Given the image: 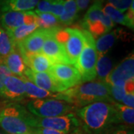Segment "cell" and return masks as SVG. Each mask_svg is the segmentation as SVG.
Masks as SVG:
<instances>
[{"mask_svg":"<svg viewBox=\"0 0 134 134\" xmlns=\"http://www.w3.org/2000/svg\"><path fill=\"white\" fill-rule=\"evenodd\" d=\"M31 125L34 128H49L67 133H76L81 125L79 119L73 113L51 118H38L34 115Z\"/></svg>","mask_w":134,"mask_h":134,"instance_id":"obj_8","label":"cell"},{"mask_svg":"<svg viewBox=\"0 0 134 134\" xmlns=\"http://www.w3.org/2000/svg\"><path fill=\"white\" fill-rule=\"evenodd\" d=\"M78 10L75 0H66L64 2L63 12L59 17V23L63 25H71L76 19Z\"/></svg>","mask_w":134,"mask_h":134,"instance_id":"obj_25","label":"cell"},{"mask_svg":"<svg viewBox=\"0 0 134 134\" xmlns=\"http://www.w3.org/2000/svg\"><path fill=\"white\" fill-rule=\"evenodd\" d=\"M102 10L104 14L107 15L114 23L123 25L130 29H134V24L130 22L126 14L115 8L113 5L108 3L104 7V8H102Z\"/></svg>","mask_w":134,"mask_h":134,"instance_id":"obj_24","label":"cell"},{"mask_svg":"<svg viewBox=\"0 0 134 134\" xmlns=\"http://www.w3.org/2000/svg\"><path fill=\"white\" fill-rule=\"evenodd\" d=\"M104 0H94V2H100V3H103V2H104Z\"/></svg>","mask_w":134,"mask_h":134,"instance_id":"obj_36","label":"cell"},{"mask_svg":"<svg viewBox=\"0 0 134 134\" xmlns=\"http://www.w3.org/2000/svg\"><path fill=\"white\" fill-rule=\"evenodd\" d=\"M25 85V97L29 98L33 100L37 99H44L47 98H55L57 93H52L50 92L46 91L40 88L35 84H34L32 82L28 80L25 77L21 76Z\"/></svg>","mask_w":134,"mask_h":134,"instance_id":"obj_20","label":"cell"},{"mask_svg":"<svg viewBox=\"0 0 134 134\" xmlns=\"http://www.w3.org/2000/svg\"><path fill=\"white\" fill-rule=\"evenodd\" d=\"M83 130L89 134H104L118 125L113 103L96 102L77 110Z\"/></svg>","mask_w":134,"mask_h":134,"instance_id":"obj_1","label":"cell"},{"mask_svg":"<svg viewBox=\"0 0 134 134\" xmlns=\"http://www.w3.org/2000/svg\"><path fill=\"white\" fill-rule=\"evenodd\" d=\"M121 29H115L99 37L96 41V48L98 54H107L113 46L121 34Z\"/></svg>","mask_w":134,"mask_h":134,"instance_id":"obj_19","label":"cell"},{"mask_svg":"<svg viewBox=\"0 0 134 134\" xmlns=\"http://www.w3.org/2000/svg\"><path fill=\"white\" fill-rule=\"evenodd\" d=\"M40 0H0V10L29 11L34 9Z\"/></svg>","mask_w":134,"mask_h":134,"instance_id":"obj_18","label":"cell"},{"mask_svg":"<svg viewBox=\"0 0 134 134\" xmlns=\"http://www.w3.org/2000/svg\"><path fill=\"white\" fill-rule=\"evenodd\" d=\"M37 15V24L40 29H50L56 27L59 23V19L55 16L50 13H38L35 12Z\"/></svg>","mask_w":134,"mask_h":134,"instance_id":"obj_28","label":"cell"},{"mask_svg":"<svg viewBox=\"0 0 134 134\" xmlns=\"http://www.w3.org/2000/svg\"><path fill=\"white\" fill-rule=\"evenodd\" d=\"M76 134H89V133H87L86 132H85L84 130H78L77 132L76 133Z\"/></svg>","mask_w":134,"mask_h":134,"instance_id":"obj_35","label":"cell"},{"mask_svg":"<svg viewBox=\"0 0 134 134\" xmlns=\"http://www.w3.org/2000/svg\"><path fill=\"white\" fill-rule=\"evenodd\" d=\"M111 134H133V132L128 127H119L115 130Z\"/></svg>","mask_w":134,"mask_h":134,"instance_id":"obj_34","label":"cell"},{"mask_svg":"<svg viewBox=\"0 0 134 134\" xmlns=\"http://www.w3.org/2000/svg\"><path fill=\"white\" fill-rule=\"evenodd\" d=\"M76 107L66 101L55 98H44L30 101L27 110L38 118H51L66 115Z\"/></svg>","mask_w":134,"mask_h":134,"instance_id":"obj_6","label":"cell"},{"mask_svg":"<svg viewBox=\"0 0 134 134\" xmlns=\"http://www.w3.org/2000/svg\"><path fill=\"white\" fill-rule=\"evenodd\" d=\"M121 104L123 105L132 107L133 108L134 107V92H128L125 96L123 99L121 101Z\"/></svg>","mask_w":134,"mask_h":134,"instance_id":"obj_31","label":"cell"},{"mask_svg":"<svg viewBox=\"0 0 134 134\" xmlns=\"http://www.w3.org/2000/svg\"><path fill=\"white\" fill-rule=\"evenodd\" d=\"M116 111L118 124H123L128 127H133L134 124V109L120 103H113Z\"/></svg>","mask_w":134,"mask_h":134,"instance_id":"obj_23","label":"cell"},{"mask_svg":"<svg viewBox=\"0 0 134 134\" xmlns=\"http://www.w3.org/2000/svg\"><path fill=\"white\" fill-rule=\"evenodd\" d=\"M130 80H134V55L133 53L112 69L104 82L109 86H123Z\"/></svg>","mask_w":134,"mask_h":134,"instance_id":"obj_11","label":"cell"},{"mask_svg":"<svg viewBox=\"0 0 134 134\" xmlns=\"http://www.w3.org/2000/svg\"><path fill=\"white\" fill-rule=\"evenodd\" d=\"M0 21L5 31L14 29L23 25L37 23V15L34 11H4L1 12Z\"/></svg>","mask_w":134,"mask_h":134,"instance_id":"obj_12","label":"cell"},{"mask_svg":"<svg viewBox=\"0 0 134 134\" xmlns=\"http://www.w3.org/2000/svg\"><path fill=\"white\" fill-rule=\"evenodd\" d=\"M3 61L12 75L19 77L24 75V72L27 66H25L23 58L16 46L14 50L9 55H8Z\"/></svg>","mask_w":134,"mask_h":134,"instance_id":"obj_17","label":"cell"},{"mask_svg":"<svg viewBox=\"0 0 134 134\" xmlns=\"http://www.w3.org/2000/svg\"><path fill=\"white\" fill-rule=\"evenodd\" d=\"M54 98L66 101L76 108L100 101L115 103L110 95V86L105 82L99 81L80 83L58 92Z\"/></svg>","mask_w":134,"mask_h":134,"instance_id":"obj_2","label":"cell"},{"mask_svg":"<svg viewBox=\"0 0 134 134\" xmlns=\"http://www.w3.org/2000/svg\"><path fill=\"white\" fill-rule=\"evenodd\" d=\"M37 29H39L37 23H34L32 24L23 25L14 29L5 31L9 35V37L15 45H16L22 40H23L25 37H27L31 34L33 33Z\"/></svg>","mask_w":134,"mask_h":134,"instance_id":"obj_21","label":"cell"},{"mask_svg":"<svg viewBox=\"0 0 134 134\" xmlns=\"http://www.w3.org/2000/svg\"><path fill=\"white\" fill-rule=\"evenodd\" d=\"M34 134H76V133H67L61 131H58L53 129L49 128H35L34 130Z\"/></svg>","mask_w":134,"mask_h":134,"instance_id":"obj_32","label":"cell"},{"mask_svg":"<svg viewBox=\"0 0 134 134\" xmlns=\"http://www.w3.org/2000/svg\"><path fill=\"white\" fill-rule=\"evenodd\" d=\"M113 69L112 60L107 54H98L96 63V77L99 81H105L106 77Z\"/></svg>","mask_w":134,"mask_h":134,"instance_id":"obj_22","label":"cell"},{"mask_svg":"<svg viewBox=\"0 0 134 134\" xmlns=\"http://www.w3.org/2000/svg\"><path fill=\"white\" fill-rule=\"evenodd\" d=\"M110 90L113 100L120 103L127 93L134 92V80L127 81L123 86H110Z\"/></svg>","mask_w":134,"mask_h":134,"instance_id":"obj_27","label":"cell"},{"mask_svg":"<svg viewBox=\"0 0 134 134\" xmlns=\"http://www.w3.org/2000/svg\"><path fill=\"white\" fill-rule=\"evenodd\" d=\"M25 64L35 72H48L53 64L42 53L22 56Z\"/></svg>","mask_w":134,"mask_h":134,"instance_id":"obj_16","label":"cell"},{"mask_svg":"<svg viewBox=\"0 0 134 134\" xmlns=\"http://www.w3.org/2000/svg\"><path fill=\"white\" fill-rule=\"evenodd\" d=\"M16 48V45L9 35L0 27V60H4Z\"/></svg>","mask_w":134,"mask_h":134,"instance_id":"obj_26","label":"cell"},{"mask_svg":"<svg viewBox=\"0 0 134 134\" xmlns=\"http://www.w3.org/2000/svg\"><path fill=\"white\" fill-rule=\"evenodd\" d=\"M10 75H11V73L8 69V67L6 66L4 61L0 60V90L4 86L5 79Z\"/></svg>","mask_w":134,"mask_h":134,"instance_id":"obj_30","label":"cell"},{"mask_svg":"<svg viewBox=\"0 0 134 134\" xmlns=\"http://www.w3.org/2000/svg\"><path fill=\"white\" fill-rule=\"evenodd\" d=\"M109 4L113 5L115 8L124 13L129 9L134 0H108Z\"/></svg>","mask_w":134,"mask_h":134,"instance_id":"obj_29","label":"cell"},{"mask_svg":"<svg viewBox=\"0 0 134 134\" xmlns=\"http://www.w3.org/2000/svg\"><path fill=\"white\" fill-rule=\"evenodd\" d=\"M24 76L34 84L46 91L52 93L63 92L62 89L56 83L48 72H35L29 68H26Z\"/></svg>","mask_w":134,"mask_h":134,"instance_id":"obj_15","label":"cell"},{"mask_svg":"<svg viewBox=\"0 0 134 134\" xmlns=\"http://www.w3.org/2000/svg\"><path fill=\"white\" fill-rule=\"evenodd\" d=\"M33 116L23 106L10 104L0 112V126L9 134H34Z\"/></svg>","mask_w":134,"mask_h":134,"instance_id":"obj_3","label":"cell"},{"mask_svg":"<svg viewBox=\"0 0 134 134\" xmlns=\"http://www.w3.org/2000/svg\"><path fill=\"white\" fill-rule=\"evenodd\" d=\"M54 37L59 43L63 45L68 58L72 65L75 66L77 58L84 45L85 37L83 31L72 28H60Z\"/></svg>","mask_w":134,"mask_h":134,"instance_id":"obj_7","label":"cell"},{"mask_svg":"<svg viewBox=\"0 0 134 134\" xmlns=\"http://www.w3.org/2000/svg\"><path fill=\"white\" fill-rule=\"evenodd\" d=\"M84 34V45L79 57L77 58L75 67L81 76L82 82H90L96 77V63L98 53L96 48V40L86 30Z\"/></svg>","mask_w":134,"mask_h":134,"instance_id":"obj_4","label":"cell"},{"mask_svg":"<svg viewBox=\"0 0 134 134\" xmlns=\"http://www.w3.org/2000/svg\"><path fill=\"white\" fill-rule=\"evenodd\" d=\"M59 29L60 27L57 26L50 29L39 28L16 46L22 56L41 53L43 44L46 39L56 33Z\"/></svg>","mask_w":134,"mask_h":134,"instance_id":"obj_10","label":"cell"},{"mask_svg":"<svg viewBox=\"0 0 134 134\" xmlns=\"http://www.w3.org/2000/svg\"><path fill=\"white\" fill-rule=\"evenodd\" d=\"M0 96L11 100H21L25 98V85L22 77L10 75L0 90Z\"/></svg>","mask_w":134,"mask_h":134,"instance_id":"obj_14","label":"cell"},{"mask_svg":"<svg viewBox=\"0 0 134 134\" xmlns=\"http://www.w3.org/2000/svg\"><path fill=\"white\" fill-rule=\"evenodd\" d=\"M0 134H2V133H0Z\"/></svg>","mask_w":134,"mask_h":134,"instance_id":"obj_37","label":"cell"},{"mask_svg":"<svg viewBox=\"0 0 134 134\" xmlns=\"http://www.w3.org/2000/svg\"><path fill=\"white\" fill-rule=\"evenodd\" d=\"M55 34L46 39L43 44L41 53L48 58L52 64L63 63L72 65V62L67 56L63 45L59 43L55 38Z\"/></svg>","mask_w":134,"mask_h":134,"instance_id":"obj_13","label":"cell"},{"mask_svg":"<svg viewBox=\"0 0 134 134\" xmlns=\"http://www.w3.org/2000/svg\"><path fill=\"white\" fill-rule=\"evenodd\" d=\"M82 26L93 37H99L110 32L115 23L103 12L102 3L95 2L86 11Z\"/></svg>","mask_w":134,"mask_h":134,"instance_id":"obj_5","label":"cell"},{"mask_svg":"<svg viewBox=\"0 0 134 134\" xmlns=\"http://www.w3.org/2000/svg\"><path fill=\"white\" fill-rule=\"evenodd\" d=\"M91 0H75L78 12L87 8Z\"/></svg>","mask_w":134,"mask_h":134,"instance_id":"obj_33","label":"cell"},{"mask_svg":"<svg viewBox=\"0 0 134 134\" xmlns=\"http://www.w3.org/2000/svg\"><path fill=\"white\" fill-rule=\"evenodd\" d=\"M48 73L63 92L81 83V76L73 65L56 63L50 68Z\"/></svg>","mask_w":134,"mask_h":134,"instance_id":"obj_9","label":"cell"}]
</instances>
